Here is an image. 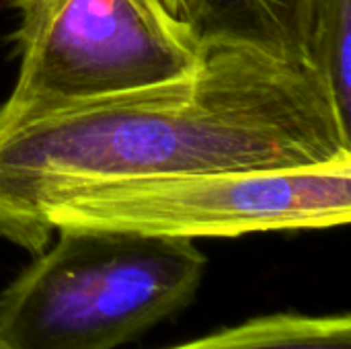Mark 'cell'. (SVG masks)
<instances>
[{
    "mask_svg": "<svg viewBox=\"0 0 351 349\" xmlns=\"http://www.w3.org/2000/svg\"><path fill=\"white\" fill-rule=\"evenodd\" d=\"M351 218V160L95 183L49 202L43 224L167 239L317 230Z\"/></svg>",
    "mask_w": 351,
    "mask_h": 349,
    "instance_id": "3957f363",
    "label": "cell"
},
{
    "mask_svg": "<svg viewBox=\"0 0 351 349\" xmlns=\"http://www.w3.org/2000/svg\"><path fill=\"white\" fill-rule=\"evenodd\" d=\"M206 265L189 239L56 228L0 292V348H121L183 313Z\"/></svg>",
    "mask_w": 351,
    "mask_h": 349,
    "instance_id": "7a4b0ae2",
    "label": "cell"
},
{
    "mask_svg": "<svg viewBox=\"0 0 351 349\" xmlns=\"http://www.w3.org/2000/svg\"><path fill=\"white\" fill-rule=\"evenodd\" d=\"M350 43L351 0H315L304 62L325 82L348 117L351 109Z\"/></svg>",
    "mask_w": 351,
    "mask_h": 349,
    "instance_id": "52a82bcc",
    "label": "cell"
},
{
    "mask_svg": "<svg viewBox=\"0 0 351 349\" xmlns=\"http://www.w3.org/2000/svg\"><path fill=\"white\" fill-rule=\"evenodd\" d=\"M315 0H195L191 23L206 37L249 41L304 62Z\"/></svg>",
    "mask_w": 351,
    "mask_h": 349,
    "instance_id": "5b68a950",
    "label": "cell"
},
{
    "mask_svg": "<svg viewBox=\"0 0 351 349\" xmlns=\"http://www.w3.org/2000/svg\"><path fill=\"white\" fill-rule=\"evenodd\" d=\"M0 349H2V348H0Z\"/></svg>",
    "mask_w": 351,
    "mask_h": 349,
    "instance_id": "9c48e42d",
    "label": "cell"
},
{
    "mask_svg": "<svg viewBox=\"0 0 351 349\" xmlns=\"http://www.w3.org/2000/svg\"><path fill=\"white\" fill-rule=\"evenodd\" d=\"M19 70L8 105L47 107L189 74L204 39L167 0H6Z\"/></svg>",
    "mask_w": 351,
    "mask_h": 349,
    "instance_id": "277c9868",
    "label": "cell"
},
{
    "mask_svg": "<svg viewBox=\"0 0 351 349\" xmlns=\"http://www.w3.org/2000/svg\"><path fill=\"white\" fill-rule=\"evenodd\" d=\"M167 4L181 16L189 19L191 21V12H193V6H195V0H167Z\"/></svg>",
    "mask_w": 351,
    "mask_h": 349,
    "instance_id": "ba28073f",
    "label": "cell"
},
{
    "mask_svg": "<svg viewBox=\"0 0 351 349\" xmlns=\"http://www.w3.org/2000/svg\"><path fill=\"white\" fill-rule=\"evenodd\" d=\"M167 349H351V317L276 313Z\"/></svg>",
    "mask_w": 351,
    "mask_h": 349,
    "instance_id": "8992f818",
    "label": "cell"
},
{
    "mask_svg": "<svg viewBox=\"0 0 351 349\" xmlns=\"http://www.w3.org/2000/svg\"><path fill=\"white\" fill-rule=\"evenodd\" d=\"M351 160L350 117L304 64L206 37L185 76L109 97L0 103V239L41 253L43 208L95 183Z\"/></svg>",
    "mask_w": 351,
    "mask_h": 349,
    "instance_id": "6da1fadb",
    "label": "cell"
}]
</instances>
